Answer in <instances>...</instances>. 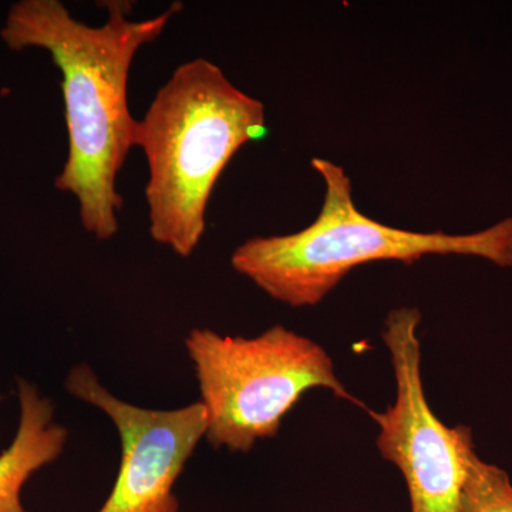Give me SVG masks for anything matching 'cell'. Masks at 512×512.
Returning a JSON list of instances; mask_svg holds the SVG:
<instances>
[{
    "label": "cell",
    "instance_id": "cell-1",
    "mask_svg": "<svg viewBox=\"0 0 512 512\" xmlns=\"http://www.w3.org/2000/svg\"><path fill=\"white\" fill-rule=\"evenodd\" d=\"M103 6L109 13L104 25L89 26L59 0H20L10 6L0 37L13 52L46 50L59 67L69 151L55 187L76 198L83 228L107 241L119 232L123 198L117 177L134 147L137 120L127 94L131 64L183 5L174 3L143 20L131 19L130 2Z\"/></svg>",
    "mask_w": 512,
    "mask_h": 512
},
{
    "label": "cell",
    "instance_id": "cell-2",
    "mask_svg": "<svg viewBox=\"0 0 512 512\" xmlns=\"http://www.w3.org/2000/svg\"><path fill=\"white\" fill-rule=\"evenodd\" d=\"M266 136L262 101L210 60L180 64L134 128V147L148 165L151 238L181 258L194 254L222 171L239 148Z\"/></svg>",
    "mask_w": 512,
    "mask_h": 512
},
{
    "label": "cell",
    "instance_id": "cell-3",
    "mask_svg": "<svg viewBox=\"0 0 512 512\" xmlns=\"http://www.w3.org/2000/svg\"><path fill=\"white\" fill-rule=\"evenodd\" d=\"M325 197L309 227L254 237L239 245L231 265L269 298L292 308L319 305L357 266L377 261L412 265L427 255H464L512 266V217L467 235L413 232L372 220L356 207L345 168L313 158Z\"/></svg>",
    "mask_w": 512,
    "mask_h": 512
},
{
    "label": "cell",
    "instance_id": "cell-4",
    "mask_svg": "<svg viewBox=\"0 0 512 512\" xmlns=\"http://www.w3.org/2000/svg\"><path fill=\"white\" fill-rule=\"evenodd\" d=\"M184 343L212 447L248 453L256 441L275 437L286 414L312 389H328L370 413L340 382L328 352L285 326L255 338L195 328Z\"/></svg>",
    "mask_w": 512,
    "mask_h": 512
},
{
    "label": "cell",
    "instance_id": "cell-5",
    "mask_svg": "<svg viewBox=\"0 0 512 512\" xmlns=\"http://www.w3.org/2000/svg\"><path fill=\"white\" fill-rule=\"evenodd\" d=\"M416 308L390 312L383 342L392 357L396 400L370 416L380 427L377 448L402 471L412 512H460L468 456L474 450L470 427L450 429L437 419L421 379V343Z\"/></svg>",
    "mask_w": 512,
    "mask_h": 512
},
{
    "label": "cell",
    "instance_id": "cell-6",
    "mask_svg": "<svg viewBox=\"0 0 512 512\" xmlns=\"http://www.w3.org/2000/svg\"><path fill=\"white\" fill-rule=\"evenodd\" d=\"M66 389L106 414L120 436L119 473L97 512H180L174 485L207 436L204 406L200 402L173 410L134 406L109 392L84 363L70 370Z\"/></svg>",
    "mask_w": 512,
    "mask_h": 512
},
{
    "label": "cell",
    "instance_id": "cell-7",
    "mask_svg": "<svg viewBox=\"0 0 512 512\" xmlns=\"http://www.w3.org/2000/svg\"><path fill=\"white\" fill-rule=\"evenodd\" d=\"M19 424L12 443L0 454V512H28L23 507L26 483L62 456L69 431L56 423L55 407L35 384L18 383Z\"/></svg>",
    "mask_w": 512,
    "mask_h": 512
},
{
    "label": "cell",
    "instance_id": "cell-8",
    "mask_svg": "<svg viewBox=\"0 0 512 512\" xmlns=\"http://www.w3.org/2000/svg\"><path fill=\"white\" fill-rule=\"evenodd\" d=\"M460 512H512L510 476L503 468L481 460L476 448L468 456Z\"/></svg>",
    "mask_w": 512,
    "mask_h": 512
}]
</instances>
